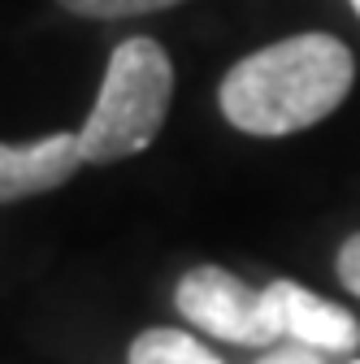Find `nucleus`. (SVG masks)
Returning <instances> with one entry per match:
<instances>
[{
  "label": "nucleus",
  "mask_w": 360,
  "mask_h": 364,
  "mask_svg": "<svg viewBox=\"0 0 360 364\" xmlns=\"http://www.w3.org/2000/svg\"><path fill=\"white\" fill-rule=\"evenodd\" d=\"M169 100H174L169 53L148 35L122 39L109 53L100 96L87 122L78 126L87 165H113L144 152L169 117Z\"/></svg>",
  "instance_id": "obj_2"
},
{
  "label": "nucleus",
  "mask_w": 360,
  "mask_h": 364,
  "mask_svg": "<svg viewBox=\"0 0 360 364\" xmlns=\"http://www.w3.org/2000/svg\"><path fill=\"white\" fill-rule=\"evenodd\" d=\"M265 291L274 295V304L282 312L287 338H295V343H304L312 351H351L360 343V321L347 308L322 299L317 291H308V287H300L291 278L269 282Z\"/></svg>",
  "instance_id": "obj_5"
},
{
  "label": "nucleus",
  "mask_w": 360,
  "mask_h": 364,
  "mask_svg": "<svg viewBox=\"0 0 360 364\" xmlns=\"http://www.w3.org/2000/svg\"><path fill=\"white\" fill-rule=\"evenodd\" d=\"M356 364H360V360H356Z\"/></svg>",
  "instance_id": "obj_11"
},
{
  "label": "nucleus",
  "mask_w": 360,
  "mask_h": 364,
  "mask_svg": "<svg viewBox=\"0 0 360 364\" xmlns=\"http://www.w3.org/2000/svg\"><path fill=\"white\" fill-rule=\"evenodd\" d=\"M260 364H322V355L312 351V347H304V343H295V347H278V351H269Z\"/></svg>",
  "instance_id": "obj_9"
},
{
  "label": "nucleus",
  "mask_w": 360,
  "mask_h": 364,
  "mask_svg": "<svg viewBox=\"0 0 360 364\" xmlns=\"http://www.w3.org/2000/svg\"><path fill=\"white\" fill-rule=\"evenodd\" d=\"M334 273H339V282L360 299V230L343 239V247H339V256H334Z\"/></svg>",
  "instance_id": "obj_8"
},
{
  "label": "nucleus",
  "mask_w": 360,
  "mask_h": 364,
  "mask_svg": "<svg viewBox=\"0 0 360 364\" xmlns=\"http://www.w3.org/2000/svg\"><path fill=\"white\" fill-rule=\"evenodd\" d=\"M356 82V57L339 35L304 31L235 61L217 87V109L235 130L282 139L326 122Z\"/></svg>",
  "instance_id": "obj_1"
},
{
  "label": "nucleus",
  "mask_w": 360,
  "mask_h": 364,
  "mask_svg": "<svg viewBox=\"0 0 360 364\" xmlns=\"http://www.w3.org/2000/svg\"><path fill=\"white\" fill-rule=\"evenodd\" d=\"M347 5H351V9H356V18H360V0H347Z\"/></svg>",
  "instance_id": "obj_10"
},
{
  "label": "nucleus",
  "mask_w": 360,
  "mask_h": 364,
  "mask_svg": "<svg viewBox=\"0 0 360 364\" xmlns=\"http://www.w3.org/2000/svg\"><path fill=\"white\" fill-rule=\"evenodd\" d=\"M126 364H221L200 338H191L187 330L174 326H152L144 334H134Z\"/></svg>",
  "instance_id": "obj_6"
},
{
  "label": "nucleus",
  "mask_w": 360,
  "mask_h": 364,
  "mask_svg": "<svg viewBox=\"0 0 360 364\" xmlns=\"http://www.w3.org/2000/svg\"><path fill=\"white\" fill-rule=\"evenodd\" d=\"M83 165H87V152L78 130H57L35 144H5L0 148V200L18 204L43 191H57Z\"/></svg>",
  "instance_id": "obj_4"
},
{
  "label": "nucleus",
  "mask_w": 360,
  "mask_h": 364,
  "mask_svg": "<svg viewBox=\"0 0 360 364\" xmlns=\"http://www.w3.org/2000/svg\"><path fill=\"white\" fill-rule=\"evenodd\" d=\"M65 14H78V18H139V14H161V9H174L183 0H57Z\"/></svg>",
  "instance_id": "obj_7"
},
{
  "label": "nucleus",
  "mask_w": 360,
  "mask_h": 364,
  "mask_svg": "<svg viewBox=\"0 0 360 364\" xmlns=\"http://www.w3.org/2000/svg\"><path fill=\"white\" fill-rule=\"evenodd\" d=\"M174 304L187 316L191 330L221 338V343H235V347H274L278 338H287L274 295L252 291L243 278L226 273L221 264L187 269L178 278Z\"/></svg>",
  "instance_id": "obj_3"
}]
</instances>
